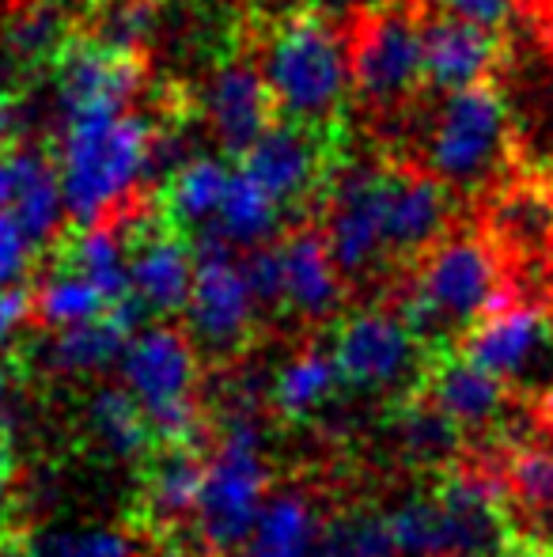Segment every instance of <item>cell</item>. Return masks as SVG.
<instances>
[{
  "instance_id": "f1b7e54d",
  "label": "cell",
  "mask_w": 553,
  "mask_h": 557,
  "mask_svg": "<svg viewBox=\"0 0 553 557\" xmlns=\"http://www.w3.org/2000/svg\"><path fill=\"white\" fill-rule=\"evenodd\" d=\"M280 201L269 198L251 175L236 168V178L228 186V198H224L221 213L209 232H216L224 243H231L236 250H254L274 243V235L280 232Z\"/></svg>"
},
{
  "instance_id": "8d00e7d4",
  "label": "cell",
  "mask_w": 553,
  "mask_h": 557,
  "mask_svg": "<svg viewBox=\"0 0 553 557\" xmlns=\"http://www.w3.org/2000/svg\"><path fill=\"white\" fill-rule=\"evenodd\" d=\"M58 42H61V20L50 8H35L23 20H15L12 30H8V46H12L15 58H42Z\"/></svg>"
},
{
  "instance_id": "7bdbcfd3",
  "label": "cell",
  "mask_w": 553,
  "mask_h": 557,
  "mask_svg": "<svg viewBox=\"0 0 553 557\" xmlns=\"http://www.w3.org/2000/svg\"><path fill=\"white\" fill-rule=\"evenodd\" d=\"M20 129H23L20 107H15L12 99L0 96V152H8V148H15V137H20Z\"/></svg>"
},
{
  "instance_id": "ffe728a7",
  "label": "cell",
  "mask_w": 553,
  "mask_h": 557,
  "mask_svg": "<svg viewBox=\"0 0 553 557\" xmlns=\"http://www.w3.org/2000/svg\"><path fill=\"white\" fill-rule=\"evenodd\" d=\"M148 311L140 308L134 293L111 308V315L99 323L68 326V331H53L50 342L42 345V368L53 375H68V380H84V375H99L111 364H118L126 352L129 337L144 331Z\"/></svg>"
},
{
  "instance_id": "d590c367",
  "label": "cell",
  "mask_w": 553,
  "mask_h": 557,
  "mask_svg": "<svg viewBox=\"0 0 553 557\" xmlns=\"http://www.w3.org/2000/svg\"><path fill=\"white\" fill-rule=\"evenodd\" d=\"M152 23V8L144 0H114L103 8L99 15V42L114 46V50H134V42H140Z\"/></svg>"
},
{
  "instance_id": "7c38bea8",
  "label": "cell",
  "mask_w": 553,
  "mask_h": 557,
  "mask_svg": "<svg viewBox=\"0 0 553 557\" xmlns=\"http://www.w3.org/2000/svg\"><path fill=\"white\" fill-rule=\"evenodd\" d=\"M387 194H391V171L384 168H349L334 183L323 235L341 277H368L384 258H391Z\"/></svg>"
},
{
  "instance_id": "3957f363",
  "label": "cell",
  "mask_w": 553,
  "mask_h": 557,
  "mask_svg": "<svg viewBox=\"0 0 553 557\" xmlns=\"http://www.w3.org/2000/svg\"><path fill=\"white\" fill-rule=\"evenodd\" d=\"M152 137V125L129 111L61 122L58 171L68 221L96 227L118 213L122 201L148 178Z\"/></svg>"
},
{
  "instance_id": "30bf717a",
  "label": "cell",
  "mask_w": 553,
  "mask_h": 557,
  "mask_svg": "<svg viewBox=\"0 0 553 557\" xmlns=\"http://www.w3.org/2000/svg\"><path fill=\"white\" fill-rule=\"evenodd\" d=\"M353 88L368 107H394L425 84V20L410 8L379 12L356 30Z\"/></svg>"
},
{
  "instance_id": "cb8c5ba5",
  "label": "cell",
  "mask_w": 553,
  "mask_h": 557,
  "mask_svg": "<svg viewBox=\"0 0 553 557\" xmlns=\"http://www.w3.org/2000/svg\"><path fill=\"white\" fill-rule=\"evenodd\" d=\"M80 429L88 444L111 462H144L155 451L148 418L126 383H103L91 391L80 413Z\"/></svg>"
},
{
  "instance_id": "8992f818",
  "label": "cell",
  "mask_w": 553,
  "mask_h": 557,
  "mask_svg": "<svg viewBox=\"0 0 553 557\" xmlns=\"http://www.w3.org/2000/svg\"><path fill=\"white\" fill-rule=\"evenodd\" d=\"M512 145L508 103L493 84L443 96L425 145L428 175L451 190H478L497 178Z\"/></svg>"
},
{
  "instance_id": "e575fe53",
  "label": "cell",
  "mask_w": 553,
  "mask_h": 557,
  "mask_svg": "<svg viewBox=\"0 0 553 557\" xmlns=\"http://www.w3.org/2000/svg\"><path fill=\"white\" fill-rule=\"evenodd\" d=\"M243 270L254 288V300L262 311L285 308V265H280V243H266V247L243 250Z\"/></svg>"
},
{
  "instance_id": "7a4b0ae2",
  "label": "cell",
  "mask_w": 553,
  "mask_h": 557,
  "mask_svg": "<svg viewBox=\"0 0 553 557\" xmlns=\"http://www.w3.org/2000/svg\"><path fill=\"white\" fill-rule=\"evenodd\" d=\"M501 281L504 270L493 243L481 235H448L425 250L394 311L432 352H455L481 319L512 304Z\"/></svg>"
},
{
  "instance_id": "603a6c76",
  "label": "cell",
  "mask_w": 553,
  "mask_h": 557,
  "mask_svg": "<svg viewBox=\"0 0 553 557\" xmlns=\"http://www.w3.org/2000/svg\"><path fill=\"white\" fill-rule=\"evenodd\" d=\"M391 441L406 467L425 474H451L466 462V436L425 395H410L391 410Z\"/></svg>"
},
{
  "instance_id": "ee69618b",
  "label": "cell",
  "mask_w": 553,
  "mask_h": 557,
  "mask_svg": "<svg viewBox=\"0 0 553 557\" xmlns=\"http://www.w3.org/2000/svg\"><path fill=\"white\" fill-rule=\"evenodd\" d=\"M12 194H15V171H12V148L0 152V213L12 209Z\"/></svg>"
},
{
  "instance_id": "ab89813d",
  "label": "cell",
  "mask_w": 553,
  "mask_h": 557,
  "mask_svg": "<svg viewBox=\"0 0 553 557\" xmlns=\"http://www.w3.org/2000/svg\"><path fill=\"white\" fill-rule=\"evenodd\" d=\"M443 12L478 23V27L501 30L512 15V0H443Z\"/></svg>"
},
{
  "instance_id": "f546056e",
  "label": "cell",
  "mask_w": 553,
  "mask_h": 557,
  "mask_svg": "<svg viewBox=\"0 0 553 557\" xmlns=\"http://www.w3.org/2000/svg\"><path fill=\"white\" fill-rule=\"evenodd\" d=\"M399 557H451V523L436 490H417L384 512Z\"/></svg>"
},
{
  "instance_id": "8fae6325",
  "label": "cell",
  "mask_w": 553,
  "mask_h": 557,
  "mask_svg": "<svg viewBox=\"0 0 553 557\" xmlns=\"http://www.w3.org/2000/svg\"><path fill=\"white\" fill-rule=\"evenodd\" d=\"M417 395H425L436 410L448 413L466 441H486V447L519 441L516 391L481 364H474L466 352H440Z\"/></svg>"
},
{
  "instance_id": "74e56055",
  "label": "cell",
  "mask_w": 553,
  "mask_h": 557,
  "mask_svg": "<svg viewBox=\"0 0 553 557\" xmlns=\"http://www.w3.org/2000/svg\"><path fill=\"white\" fill-rule=\"evenodd\" d=\"M35 243L27 239V232L20 227L12 213H0V293L8 288H20L23 273L30 270V258H35Z\"/></svg>"
},
{
  "instance_id": "9c48e42d",
  "label": "cell",
  "mask_w": 553,
  "mask_h": 557,
  "mask_svg": "<svg viewBox=\"0 0 553 557\" xmlns=\"http://www.w3.org/2000/svg\"><path fill=\"white\" fill-rule=\"evenodd\" d=\"M458 352L504 380L516 395L535 398L539 413L553 418V311L504 304L463 337Z\"/></svg>"
},
{
  "instance_id": "9a60e30c",
  "label": "cell",
  "mask_w": 553,
  "mask_h": 557,
  "mask_svg": "<svg viewBox=\"0 0 553 557\" xmlns=\"http://www.w3.org/2000/svg\"><path fill=\"white\" fill-rule=\"evenodd\" d=\"M493 459L516 539L553 546V441L519 436L512 444L493 447Z\"/></svg>"
},
{
  "instance_id": "52a82bcc",
  "label": "cell",
  "mask_w": 553,
  "mask_h": 557,
  "mask_svg": "<svg viewBox=\"0 0 553 557\" xmlns=\"http://www.w3.org/2000/svg\"><path fill=\"white\" fill-rule=\"evenodd\" d=\"M330 352L338 360L345 387L399 395V403L425 387L428 368L440 357L410 331V323L399 311L387 308H368L349 315L334 331Z\"/></svg>"
},
{
  "instance_id": "ba28073f",
  "label": "cell",
  "mask_w": 553,
  "mask_h": 557,
  "mask_svg": "<svg viewBox=\"0 0 553 557\" xmlns=\"http://www.w3.org/2000/svg\"><path fill=\"white\" fill-rule=\"evenodd\" d=\"M193 288L186 300V334L213 357H236L259 323V300L247 281L243 250L224 243L216 232L193 235Z\"/></svg>"
},
{
  "instance_id": "e0dca14e",
  "label": "cell",
  "mask_w": 553,
  "mask_h": 557,
  "mask_svg": "<svg viewBox=\"0 0 553 557\" xmlns=\"http://www.w3.org/2000/svg\"><path fill=\"white\" fill-rule=\"evenodd\" d=\"M239 171L251 175L280 206H303L323 178V145L311 125L277 122L239 156Z\"/></svg>"
},
{
  "instance_id": "d6986e66",
  "label": "cell",
  "mask_w": 553,
  "mask_h": 557,
  "mask_svg": "<svg viewBox=\"0 0 553 557\" xmlns=\"http://www.w3.org/2000/svg\"><path fill=\"white\" fill-rule=\"evenodd\" d=\"M455 198L428 171H391V194H387V247L391 258H410L432 250L448 239Z\"/></svg>"
},
{
  "instance_id": "b9f144b4",
  "label": "cell",
  "mask_w": 553,
  "mask_h": 557,
  "mask_svg": "<svg viewBox=\"0 0 553 557\" xmlns=\"http://www.w3.org/2000/svg\"><path fill=\"white\" fill-rule=\"evenodd\" d=\"M20 425V383L8 368H0V451H12Z\"/></svg>"
},
{
  "instance_id": "f6af8a7d",
  "label": "cell",
  "mask_w": 553,
  "mask_h": 557,
  "mask_svg": "<svg viewBox=\"0 0 553 557\" xmlns=\"http://www.w3.org/2000/svg\"><path fill=\"white\" fill-rule=\"evenodd\" d=\"M501 557H553V546H535V543H512Z\"/></svg>"
},
{
  "instance_id": "7402d4cb",
  "label": "cell",
  "mask_w": 553,
  "mask_h": 557,
  "mask_svg": "<svg viewBox=\"0 0 553 557\" xmlns=\"http://www.w3.org/2000/svg\"><path fill=\"white\" fill-rule=\"evenodd\" d=\"M285 265V311L303 323H326L345 300V277L334 262L326 235L318 227H300L280 243Z\"/></svg>"
},
{
  "instance_id": "484cf974",
  "label": "cell",
  "mask_w": 553,
  "mask_h": 557,
  "mask_svg": "<svg viewBox=\"0 0 553 557\" xmlns=\"http://www.w3.org/2000/svg\"><path fill=\"white\" fill-rule=\"evenodd\" d=\"M338 383L341 372L330 345H307L274 372L266 387V403L285 421H311L318 410L330 406V398L338 395Z\"/></svg>"
},
{
  "instance_id": "1f68e13d",
  "label": "cell",
  "mask_w": 553,
  "mask_h": 557,
  "mask_svg": "<svg viewBox=\"0 0 553 557\" xmlns=\"http://www.w3.org/2000/svg\"><path fill=\"white\" fill-rule=\"evenodd\" d=\"M68 270L84 273L91 285L103 288L111 304L126 300L134 293V285H129V247L106 224L80 227V235L68 243Z\"/></svg>"
},
{
  "instance_id": "d6a6232c",
  "label": "cell",
  "mask_w": 553,
  "mask_h": 557,
  "mask_svg": "<svg viewBox=\"0 0 553 557\" xmlns=\"http://www.w3.org/2000/svg\"><path fill=\"white\" fill-rule=\"evenodd\" d=\"M315 557H399L391 543V531L379 512L368 508H353V512H338L323 528V543Z\"/></svg>"
},
{
  "instance_id": "ac0fdd59",
  "label": "cell",
  "mask_w": 553,
  "mask_h": 557,
  "mask_svg": "<svg viewBox=\"0 0 553 557\" xmlns=\"http://www.w3.org/2000/svg\"><path fill=\"white\" fill-rule=\"evenodd\" d=\"M501 61L497 30L443 12L425 20V84L443 96L489 84V73Z\"/></svg>"
},
{
  "instance_id": "d4e9b609",
  "label": "cell",
  "mask_w": 553,
  "mask_h": 557,
  "mask_svg": "<svg viewBox=\"0 0 553 557\" xmlns=\"http://www.w3.org/2000/svg\"><path fill=\"white\" fill-rule=\"evenodd\" d=\"M12 171H15V194H12V209H8V213L20 221V227L27 232V239L35 243V247H46V243L58 239L61 224L68 221L58 160L30 145H15Z\"/></svg>"
},
{
  "instance_id": "f35d334b",
  "label": "cell",
  "mask_w": 553,
  "mask_h": 557,
  "mask_svg": "<svg viewBox=\"0 0 553 557\" xmlns=\"http://www.w3.org/2000/svg\"><path fill=\"white\" fill-rule=\"evenodd\" d=\"M504 232L516 235L519 243H527V235H542L553 221V201L539 198V194H516L504 201Z\"/></svg>"
},
{
  "instance_id": "836d02e7",
  "label": "cell",
  "mask_w": 553,
  "mask_h": 557,
  "mask_svg": "<svg viewBox=\"0 0 553 557\" xmlns=\"http://www.w3.org/2000/svg\"><path fill=\"white\" fill-rule=\"evenodd\" d=\"M148 539L126 528H73L50 531L30 550L35 557H140Z\"/></svg>"
},
{
  "instance_id": "6da1fadb",
  "label": "cell",
  "mask_w": 553,
  "mask_h": 557,
  "mask_svg": "<svg viewBox=\"0 0 553 557\" xmlns=\"http://www.w3.org/2000/svg\"><path fill=\"white\" fill-rule=\"evenodd\" d=\"M209 429L216 436V451L209 455L193 531H198L201 554L228 557L231 550L247 546L269 500V459L259 387L251 380L231 383L216 403Z\"/></svg>"
},
{
  "instance_id": "5bb4252c",
  "label": "cell",
  "mask_w": 553,
  "mask_h": 557,
  "mask_svg": "<svg viewBox=\"0 0 553 557\" xmlns=\"http://www.w3.org/2000/svg\"><path fill=\"white\" fill-rule=\"evenodd\" d=\"M209 459L201 447H155L140 462V497L134 528L148 543L178 539L186 523L198 520L201 485Z\"/></svg>"
},
{
  "instance_id": "4316f807",
  "label": "cell",
  "mask_w": 553,
  "mask_h": 557,
  "mask_svg": "<svg viewBox=\"0 0 553 557\" xmlns=\"http://www.w3.org/2000/svg\"><path fill=\"white\" fill-rule=\"evenodd\" d=\"M323 528L315 500L303 490H280L266 500L251 539L247 557H315L323 543Z\"/></svg>"
},
{
  "instance_id": "83f0119b",
  "label": "cell",
  "mask_w": 553,
  "mask_h": 557,
  "mask_svg": "<svg viewBox=\"0 0 553 557\" xmlns=\"http://www.w3.org/2000/svg\"><path fill=\"white\" fill-rule=\"evenodd\" d=\"M236 168L221 156H193L167 178V213L175 224L209 232L221 213Z\"/></svg>"
},
{
  "instance_id": "2e32d148",
  "label": "cell",
  "mask_w": 553,
  "mask_h": 557,
  "mask_svg": "<svg viewBox=\"0 0 553 557\" xmlns=\"http://www.w3.org/2000/svg\"><path fill=\"white\" fill-rule=\"evenodd\" d=\"M274 91L266 84V73L254 65H224L205 88V122L213 140L228 156H243L259 137L274 129Z\"/></svg>"
},
{
  "instance_id": "4fadbf2b",
  "label": "cell",
  "mask_w": 553,
  "mask_h": 557,
  "mask_svg": "<svg viewBox=\"0 0 553 557\" xmlns=\"http://www.w3.org/2000/svg\"><path fill=\"white\" fill-rule=\"evenodd\" d=\"M58 111L61 122L96 114H122L140 88L134 50H114L99 38H73L58 46Z\"/></svg>"
},
{
  "instance_id": "5b68a950",
  "label": "cell",
  "mask_w": 553,
  "mask_h": 557,
  "mask_svg": "<svg viewBox=\"0 0 553 557\" xmlns=\"http://www.w3.org/2000/svg\"><path fill=\"white\" fill-rule=\"evenodd\" d=\"M262 73L285 122L315 129L341 111L353 88V58L338 30L318 15H296L269 38Z\"/></svg>"
},
{
  "instance_id": "277c9868",
  "label": "cell",
  "mask_w": 553,
  "mask_h": 557,
  "mask_svg": "<svg viewBox=\"0 0 553 557\" xmlns=\"http://www.w3.org/2000/svg\"><path fill=\"white\" fill-rule=\"evenodd\" d=\"M122 383L140 403L155 447H201L213 433L198 406L201 360L190 334L152 323L129 337L118 360Z\"/></svg>"
},
{
  "instance_id": "60d3db41",
  "label": "cell",
  "mask_w": 553,
  "mask_h": 557,
  "mask_svg": "<svg viewBox=\"0 0 553 557\" xmlns=\"http://www.w3.org/2000/svg\"><path fill=\"white\" fill-rule=\"evenodd\" d=\"M30 315H35V293H27L23 285L0 293V352L12 345L15 331H20Z\"/></svg>"
},
{
  "instance_id": "4dcf8cb0",
  "label": "cell",
  "mask_w": 553,
  "mask_h": 557,
  "mask_svg": "<svg viewBox=\"0 0 553 557\" xmlns=\"http://www.w3.org/2000/svg\"><path fill=\"white\" fill-rule=\"evenodd\" d=\"M114 304L106 300V293L99 285H91L84 273L76 270H58L38 285L35 293V315L42 319V326L50 331H68V326L99 323L111 315Z\"/></svg>"
},
{
  "instance_id": "44dd1931",
  "label": "cell",
  "mask_w": 553,
  "mask_h": 557,
  "mask_svg": "<svg viewBox=\"0 0 553 557\" xmlns=\"http://www.w3.org/2000/svg\"><path fill=\"white\" fill-rule=\"evenodd\" d=\"M193 270H198L193 243H186L183 235L167 232V227L140 232L137 243L129 247V285H134V296L148 315L186 311Z\"/></svg>"
}]
</instances>
